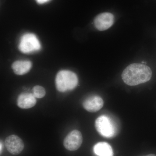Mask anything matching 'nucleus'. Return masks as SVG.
Segmentation results:
<instances>
[{"label": "nucleus", "instance_id": "obj_1", "mask_svg": "<svg viewBox=\"0 0 156 156\" xmlns=\"http://www.w3.org/2000/svg\"><path fill=\"white\" fill-rule=\"evenodd\" d=\"M152 71L145 65L133 63L128 66L123 71L122 79L125 83L135 86L146 83L151 80Z\"/></svg>", "mask_w": 156, "mask_h": 156}, {"label": "nucleus", "instance_id": "obj_2", "mask_svg": "<svg viewBox=\"0 0 156 156\" xmlns=\"http://www.w3.org/2000/svg\"><path fill=\"white\" fill-rule=\"evenodd\" d=\"M78 82V77L75 73L66 70L58 72L55 79L56 89L62 92L74 89L77 86Z\"/></svg>", "mask_w": 156, "mask_h": 156}, {"label": "nucleus", "instance_id": "obj_3", "mask_svg": "<svg viewBox=\"0 0 156 156\" xmlns=\"http://www.w3.org/2000/svg\"><path fill=\"white\" fill-rule=\"evenodd\" d=\"M95 127L98 133L104 137L111 138L116 134L115 125L107 116L103 115L98 117L95 122Z\"/></svg>", "mask_w": 156, "mask_h": 156}, {"label": "nucleus", "instance_id": "obj_4", "mask_svg": "<svg viewBox=\"0 0 156 156\" xmlns=\"http://www.w3.org/2000/svg\"><path fill=\"white\" fill-rule=\"evenodd\" d=\"M18 48L22 53H30L40 50L41 44L34 34L27 33L21 37Z\"/></svg>", "mask_w": 156, "mask_h": 156}, {"label": "nucleus", "instance_id": "obj_5", "mask_svg": "<svg viewBox=\"0 0 156 156\" xmlns=\"http://www.w3.org/2000/svg\"><path fill=\"white\" fill-rule=\"evenodd\" d=\"M83 142V136L80 131L75 130L70 132L65 138L63 144L65 147L70 151L77 150Z\"/></svg>", "mask_w": 156, "mask_h": 156}, {"label": "nucleus", "instance_id": "obj_6", "mask_svg": "<svg viewBox=\"0 0 156 156\" xmlns=\"http://www.w3.org/2000/svg\"><path fill=\"white\" fill-rule=\"evenodd\" d=\"M5 145L10 153L13 155L20 154L24 148V144L21 138L15 135H11L6 138Z\"/></svg>", "mask_w": 156, "mask_h": 156}, {"label": "nucleus", "instance_id": "obj_7", "mask_svg": "<svg viewBox=\"0 0 156 156\" xmlns=\"http://www.w3.org/2000/svg\"><path fill=\"white\" fill-rule=\"evenodd\" d=\"M114 16L108 12L101 13L98 15L94 20L95 28L100 31L106 30L113 24Z\"/></svg>", "mask_w": 156, "mask_h": 156}, {"label": "nucleus", "instance_id": "obj_8", "mask_svg": "<svg viewBox=\"0 0 156 156\" xmlns=\"http://www.w3.org/2000/svg\"><path fill=\"white\" fill-rule=\"evenodd\" d=\"M104 101L98 95H93L88 97L83 103L84 108L90 112H95L102 108Z\"/></svg>", "mask_w": 156, "mask_h": 156}, {"label": "nucleus", "instance_id": "obj_9", "mask_svg": "<svg viewBox=\"0 0 156 156\" xmlns=\"http://www.w3.org/2000/svg\"><path fill=\"white\" fill-rule=\"evenodd\" d=\"M17 103V105L20 108H30L36 104V98L31 93H22L18 96Z\"/></svg>", "mask_w": 156, "mask_h": 156}, {"label": "nucleus", "instance_id": "obj_10", "mask_svg": "<svg viewBox=\"0 0 156 156\" xmlns=\"http://www.w3.org/2000/svg\"><path fill=\"white\" fill-rule=\"evenodd\" d=\"M32 67V63L27 60H18L14 62L12 65L13 71L18 75H23L27 73Z\"/></svg>", "mask_w": 156, "mask_h": 156}, {"label": "nucleus", "instance_id": "obj_11", "mask_svg": "<svg viewBox=\"0 0 156 156\" xmlns=\"http://www.w3.org/2000/svg\"><path fill=\"white\" fill-rule=\"evenodd\" d=\"M93 151L98 156H113V151L110 144L106 142H101L96 144Z\"/></svg>", "mask_w": 156, "mask_h": 156}, {"label": "nucleus", "instance_id": "obj_12", "mask_svg": "<svg viewBox=\"0 0 156 156\" xmlns=\"http://www.w3.org/2000/svg\"><path fill=\"white\" fill-rule=\"evenodd\" d=\"M46 90L41 86H35L33 89V94L36 98H41L46 95Z\"/></svg>", "mask_w": 156, "mask_h": 156}, {"label": "nucleus", "instance_id": "obj_13", "mask_svg": "<svg viewBox=\"0 0 156 156\" xmlns=\"http://www.w3.org/2000/svg\"><path fill=\"white\" fill-rule=\"evenodd\" d=\"M36 1L37 3L39 4H43L48 2L50 0H36Z\"/></svg>", "mask_w": 156, "mask_h": 156}, {"label": "nucleus", "instance_id": "obj_14", "mask_svg": "<svg viewBox=\"0 0 156 156\" xmlns=\"http://www.w3.org/2000/svg\"><path fill=\"white\" fill-rule=\"evenodd\" d=\"M1 148H0V151H1V153H2V142H1Z\"/></svg>", "mask_w": 156, "mask_h": 156}, {"label": "nucleus", "instance_id": "obj_15", "mask_svg": "<svg viewBox=\"0 0 156 156\" xmlns=\"http://www.w3.org/2000/svg\"><path fill=\"white\" fill-rule=\"evenodd\" d=\"M143 156H156V155L154 154H150L147 155Z\"/></svg>", "mask_w": 156, "mask_h": 156}]
</instances>
